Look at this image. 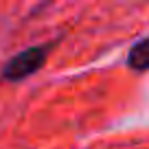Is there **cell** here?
<instances>
[{
  "label": "cell",
  "instance_id": "1",
  "mask_svg": "<svg viewBox=\"0 0 149 149\" xmlns=\"http://www.w3.org/2000/svg\"><path fill=\"white\" fill-rule=\"evenodd\" d=\"M51 48H53V44H40V46H31V48H24V51L15 53L2 66L0 77L5 81H11V84L33 77L35 72H40L44 68L48 55H51Z\"/></svg>",
  "mask_w": 149,
  "mask_h": 149
},
{
  "label": "cell",
  "instance_id": "2",
  "mask_svg": "<svg viewBox=\"0 0 149 149\" xmlns=\"http://www.w3.org/2000/svg\"><path fill=\"white\" fill-rule=\"evenodd\" d=\"M127 66L136 72H147L149 70V37H143L130 48Z\"/></svg>",
  "mask_w": 149,
  "mask_h": 149
}]
</instances>
